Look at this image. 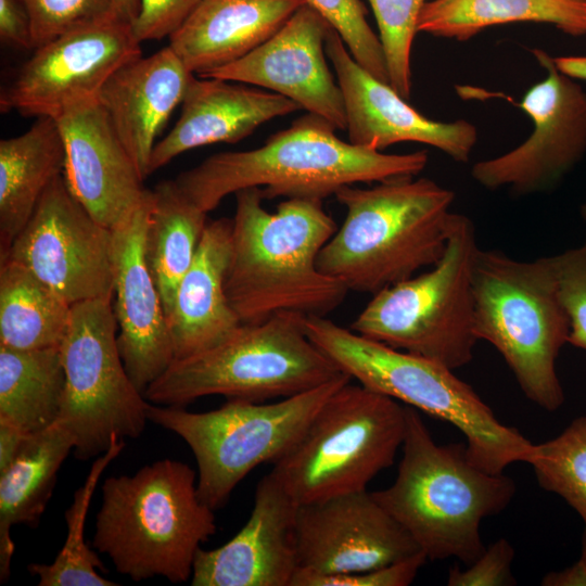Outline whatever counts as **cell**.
Wrapping results in <instances>:
<instances>
[{"mask_svg": "<svg viewBox=\"0 0 586 586\" xmlns=\"http://www.w3.org/2000/svg\"><path fill=\"white\" fill-rule=\"evenodd\" d=\"M0 38L8 44L33 49L30 18L20 0H0Z\"/></svg>", "mask_w": 586, "mask_h": 586, "instance_id": "cell-41", "label": "cell"}, {"mask_svg": "<svg viewBox=\"0 0 586 586\" xmlns=\"http://www.w3.org/2000/svg\"><path fill=\"white\" fill-rule=\"evenodd\" d=\"M543 586H586V565L578 559L574 564L545 574Z\"/></svg>", "mask_w": 586, "mask_h": 586, "instance_id": "cell-43", "label": "cell"}, {"mask_svg": "<svg viewBox=\"0 0 586 586\" xmlns=\"http://www.w3.org/2000/svg\"><path fill=\"white\" fill-rule=\"evenodd\" d=\"M310 341L360 385L444 420L466 437L467 451L481 469L502 473L528 462L534 444L498 421L492 409L453 369L396 349L320 316H306Z\"/></svg>", "mask_w": 586, "mask_h": 586, "instance_id": "cell-6", "label": "cell"}, {"mask_svg": "<svg viewBox=\"0 0 586 586\" xmlns=\"http://www.w3.org/2000/svg\"><path fill=\"white\" fill-rule=\"evenodd\" d=\"M124 440H114L110 448L92 463L84 484L75 492L65 511L67 534L62 549L49 563L28 564V572L38 578L39 586H115L98 570L103 563L85 542V523L91 498L105 468L122 453Z\"/></svg>", "mask_w": 586, "mask_h": 586, "instance_id": "cell-32", "label": "cell"}, {"mask_svg": "<svg viewBox=\"0 0 586 586\" xmlns=\"http://www.w3.org/2000/svg\"><path fill=\"white\" fill-rule=\"evenodd\" d=\"M351 380L343 372L320 386L276 403L229 398L219 408L205 412L149 403L146 416L191 448L199 470V497L216 510L255 467L273 463L288 451L329 397Z\"/></svg>", "mask_w": 586, "mask_h": 586, "instance_id": "cell-11", "label": "cell"}, {"mask_svg": "<svg viewBox=\"0 0 586 586\" xmlns=\"http://www.w3.org/2000/svg\"><path fill=\"white\" fill-rule=\"evenodd\" d=\"M405 430L406 406L348 382L270 472L298 506L365 491L393 464Z\"/></svg>", "mask_w": 586, "mask_h": 586, "instance_id": "cell-9", "label": "cell"}, {"mask_svg": "<svg viewBox=\"0 0 586 586\" xmlns=\"http://www.w3.org/2000/svg\"><path fill=\"white\" fill-rule=\"evenodd\" d=\"M64 164V142L53 118L38 117L25 132L0 141V260Z\"/></svg>", "mask_w": 586, "mask_h": 586, "instance_id": "cell-26", "label": "cell"}, {"mask_svg": "<svg viewBox=\"0 0 586 586\" xmlns=\"http://www.w3.org/2000/svg\"><path fill=\"white\" fill-rule=\"evenodd\" d=\"M403 456L395 481L372 492L430 560L469 565L485 550L480 526L511 502L515 484L470 459L467 445H438L418 409L406 405Z\"/></svg>", "mask_w": 586, "mask_h": 586, "instance_id": "cell-4", "label": "cell"}, {"mask_svg": "<svg viewBox=\"0 0 586 586\" xmlns=\"http://www.w3.org/2000/svg\"><path fill=\"white\" fill-rule=\"evenodd\" d=\"M346 208L318 268L351 291L374 295L443 257L455 193L429 178L399 177L334 194Z\"/></svg>", "mask_w": 586, "mask_h": 586, "instance_id": "cell-3", "label": "cell"}, {"mask_svg": "<svg viewBox=\"0 0 586 586\" xmlns=\"http://www.w3.org/2000/svg\"><path fill=\"white\" fill-rule=\"evenodd\" d=\"M426 560L425 553L419 551L392 564L352 574H295L291 586H407Z\"/></svg>", "mask_w": 586, "mask_h": 586, "instance_id": "cell-38", "label": "cell"}, {"mask_svg": "<svg viewBox=\"0 0 586 586\" xmlns=\"http://www.w3.org/2000/svg\"><path fill=\"white\" fill-rule=\"evenodd\" d=\"M298 505L271 472L256 485L251 515L222 546L195 555L193 586H291L297 571Z\"/></svg>", "mask_w": 586, "mask_h": 586, "instance_id": "cell-20", "label": "cell"}, {"mask_svg": "<svg viewBox=\"0 0 586 586\" xmlns=\"http://www.w3.org/2000/svg\"><path fill=\"white\" fill-rule=\"evenodd\" d=\"M207 221V213L192 203L175 180L162 181L152 190L144 253L166 317L178 284L193 262Z\"/></svg>", "mask_w": 586, "mask_h": 586, "instance_id": "cell-29", "label": "cell"}, {"mask_svg": "<svg viewBox=\"0 0 586 586\" xmlns=\"http://www.w3.org/2000/svg\"><path fill=\"white\" fill-rule=\"evenodd\" d=\"M196 482L190 466L173 459L107 477L92 546L132 581L187 582L198 550L216 532L215 510L199 497Z\"/></svg>", "mask_w": 586, "mask_h": 586, "instance_id": "cell-5", "label": "cell"}, {"mask_svg": "<svg viewBox=\"0 0 586 586\" xmlns=\"http://www.w3.org/2000/svg\"><path fill=\"white\" fill-rule=\"evenodd\" d=\"M193 77L168 44L122 65L99 92L98 102L143 179L149 176L156 138L182 103Z\"/></svg>", "mask_w": 586, "mask_h": 586, "instance_id": "cell-22", "label": "cell"}, {"mask_svg": "<svg viewBox=\"0 0 586 586\" xmlns=\"http://www.w3.org/2000/svg\"><path fill=\"white\" fill-rule=\"evenodd\" d=\"M113 9L120 18L132 22L139 10V0H112Z\"/></svg>", "mask_w": 586, "mask_h": 586, "instance_id": "cell-45", "label": "cell"}, {"mask_svg": "<svg viewBox=\"0 0 586 586\" xmlns=\"http://www.w3.org/2000/svg\"><path fill=\"white\" fill-rule=\"evenodd\" d=\"M579 213H581L582 218H583L584 220H586V203H584V204L581 206Z\"/></svg>", "mask_w": 586, "mask_h": 586, "instance_id": "cell-47", "label": "cell"}, {"mask_svg": "<svg viewBox=\"0 0 586 586\" xmlns=\"http://www.w3.org/2000/svg\"><path fill=\"white\" fill-rule=\"evenodd\" d=\"M305 317L281 311L260 323L241 324L217 345L175 359L144 397L163 406L208 395L264 402L320 386L343 372L307 336Z\"/></svg>", "mask_w": 586, "mask_h": 586, "instance_id": "cell-8", "label": "cell"}, {"mask_svg": "<svg viewBox=\"0 0 586 586\" xmlns=\"http://www.w3.org/2000/svg\"><path fill=\"white\" fill-rule=\"evenodd\" d=\"M55 120L65 149L63 176L71 192L98 222L116 228L149 192L135 161L98 100Z\"/></svg>", "mask_w": 586, "mask_h": 586, "instance_id": "cell-21", "label": "cell"}, {"mask_svg": "<svg viewBox=\"0 0 586 586\" xmlns=\"http://www.w3.org/2000/svg\"><path fill=\"white\" fill-rule=\"evenodd\" d=\"M474 331L504 357L524 395L555 411L564 403L557 358L570 320L550 256L518 260L477 249L473 263Z\"/></svg>", "mask_w": 586, "mask_h": 586, "instance_id": "cell-7", "label": "cell"}, {"mask_svg": "<svg viewBox=\"0 0 586 586\" xmlns=\"http://www.w3.org/2000/svg\"><path fill=\"white\" fill-rule=\"evenodd\" d=\"M527 463L540 487L565 500L586 524V416L555 438L534 444Z\"/></svg>", "mask_w": 586, "mask_h": 586, "instance_id": "cell-33", "label": "cell"}, {"mask_svg": "<svg viewBox=\"0 0 586 586\" xmlns=\"http://www.w3.org/2000/svg\"><path fill=\"white\" fill-rule=\"evenodd\" d=\"M547 76L513 102L533 120L531 136L517 148L473 165L472 178L489 190L515 195L556 188L586 153V91L560 72L546 51L531 49Z\"/></svg>", "mask_w": 586, "mask_h": 586, "instance_id": "cell-14", "label": "cell"}, {"mask_svg": "<svg viewBox=\"0 0 586 586\" xmlns=\"http://www.w3.org/2000/svg\"><path fill=\"white\" fill-rule=\"evenodd\" d=\"M298 109L294 101L269 90L215 77H193L179 119L152 151L149 175L191 149L234 143L262 124Z\"/></svg>", "mask_w": 586, "mask_h": 586, "instance_id": "cell-23", "label": "cell"}, {"mask_svg": "<svg viewBox=\"0 0 586 586\" xmlns=\"http://www.w3.org/2000/svg\"><path fill=\"white\" fill-rule=\"evenodd\" d=\"M72 305L18 263L0 262V345L15 349L60 347Z\"/></svg>", "mask_w": 586, "mask_h": 586, "instance_id": "cell-31", "label": "cell"}, {"mask_svg": "<svg viewBox=\"0 0 586 586\" xmlns=\"http://www.w3.org/2000/svg\"><path fill=\"white\" fill-rule=\"evenodd\" d=\"M305 0H202L169 38L199 76L232 63L272 37Z\"/></svg>", "mask_w": 586, "mask_h": 586, "instance_id": "cell-25", "label": "cell"}, {"mask_svg": "<svg viewBox=\"0 0 586 586\" xmlns=\"http://www.w3.org/2000/svg\"><path fill=\"white\" fill-rule=\"evenodd\" d=\"M340 35L356 62L374 77L388 82L384 51L379 36L367 22L360 0H305ZM390 84V82H388Z\"/></svg>", "mask_w": 586, "mask_h": 586, "instance_id": "cell-35", "label": "cell"}, {"mask_svg": "<svg viewBox=\"0 0 586 586\" xmlns=\"http://www.w3.org/2000/svg\"><path fill=\"white\" fill-rule=\"evenodd\" d=\"M379 28L390 85L406 100L411 92L410 58L418 20L428 0H368Z\"/></svg>", "mask_w": 586, "mask_h": 586, "instance_id": "cell-34", "label": "cell"}, {"mask_svg": "<svg viewBox=\"0 0 586 586\" xmlns=\"http://www.w3.org/2000/svg\"><path fill=\"white\" fill-rule=\"evenodd\" d=\"M549 24L570 36L586 35V0H428L418 33L468 41L488 27Z\"/></svg>", "mask_w": 586, "mask_h": 586, "instance_id": "cell-28", "label": "cell"}, {"mask_svg": "<svg viewBox=\"0 0 586 586\" xmlns=\"http://www.w3.org/2000/svg\"><path fill=\"white\" fill-rule=\"evenodd\" d=\"M331 28L316 10L304 4L267 41L200 77L262 87L326 118L336 129L346 130L343 94L324 55Z\"/></svg>", "mask_w": 586, "mask_h": 586, "instance_id": "cell-17", "label": "cell"}, {"mask_svg": "<svg viewBox=\"0 0 586 586\" xmlns=\"http://www.w3.org/2000/svg\"><path fill=\"white\" fill-rule=\"evenodd\" d=\"M232 219L207 221L167 315L175 359L211 348L242 323L226 293ZM174 359V360H175Z\"/></svg>", "mask_w": 586, "mask_h": 586, "instance_id": "cell-24", "label": "cell"}, {"mask_svg": "<svg viewBox=\"0 0 586 586\" xmlns=\"http://www.w3.org/2000/svg\"><path fill=\"white\" fill-rule=\"evenodd\" d=\"M557 68L563 74L579 80H586V55L552 58Z\"/></svg>", "mask_w": 586, "mask_h": 586, "instance_id": "cell-44", "label": "cell"}, {"mask_svg": "<svg viewBox=\"0 0 586 586\" xmlns=\"http://www.w3.org/2000/svg\"><path fill=\"white\" fill-rule=\"evenodd\" d=\"M514 549L506 538H499L485 548L468 569L453 566L449 570L448 586H505L514 585L511 572Z\"/></svg>", "mask_w": 586, "mask_h": 586, "instance_id": "cell-40", "label": "cell"}, {"mask_svg": "<svg viewBox=\"0 0 586 586\" xmlns=\"http://www.w3.org/2000/svg\"><path fill=\"white\" fill-rule=\"evenodd\" d=\"M74 450V438L58 420L28 436L7 470L0 473V581L11 573L16 524L37 527L56 483L58 472Z\"/></svg>", "mask_w": 586, "mask_h": 586, "instance_id": "cell-27", "label": "cell"}, {"mask_svg": "<svg viewBox=\"0 0 586 586\" xmlns=\"http://www.w3.org/2000/svg\"><path fill=\"white\" fill-rule=\"evenodd\" d=\"M4 259L27 268L71 305L113 298V229L88 213L63 174L52 180Z\"/></svg>", "mask_w": 586, "mask_h": 586, "instance_id": "cell-15", "label": "cell"}, {"mask_svg": "<svg viewBox=\"0 0 586 586\" xmlns=\"http://www.w3.org/2000/svg\"><path fill=\"white\" fill-rule=\"evenodd\" d=\"M234 195L226 293L241 323H260L281 311L326 317L336 309L349 290L317 265L336 231L322 201L286 199L270 213L260 188Z\"/></svg>", "mask_w": 586, "mask_h": 586, "instance_id": "cell-1", "label": "cell"}, {"mask_svg": "<svg viewBox=\"0 0 586 586\" xmlns=\"http://www.w3.org/2000/svg\"><path fill=\"white\" fill-rule=\"evenodd\" d=\"M142 55L131 23L112 14L35 49L0 94L1 112L58 119L97 101L110 76Z\"/></svg>", "mask_w": 586, "mask_h": 586, "instance_id": "cell-13", "label": "cell"}, {"mask_svg": "<svg viewBox=\"0 0 586 586\" xmlns=\"http://www.w3.org/2000/svg\"><path fill=\"white\" fill-rule=\"evenodd\" d=\"M324 49L343 94L351 143L382 152L395 143L419 142L455 162H469L479 136L473 124L437 122L420 114L388 82L361 67L333 28Z\"/></svg>", "mask_w": 586, "mask_h": 586, "instance_id": "cell-18", "label": "cell"}, {"mask_svg": "<svg viewBox=\"0 0 586 586\" xmlns=\"http://www.w3.org/2000/svg\"><path fill=\"white\" fill-rule=\"evenodd\" d=\"M112 300L72 305L60 345L65 388L59 421L74 438V455L88 460L114 440L136 438L149 421V400L126 371L117 345Z\"/></svg>", "mask_w": 586, "mask_h": 586, "instance_id": "cell-12", "label": "cell"}, {"mask_svg": "<svg viewBox=\"0 0 586 586\" xmlns=\"http://www.w3.org/2000/svg\"><path fill=\"white\" fill-rule=\"evenodd\" d=\"M64 388L59 347L0 345V421L28 435L43 431L60 418Z\"/></svg>", "mask_w": 586, "mask_h": 586, "instance_id": "cell-30", "label": "cell"}, {"mask_svg": "<svg viewBox=\"0 0 586 586\" xmlns=\"http://www.w3.org/2000/svg\"><path fill=\"white\" fill-rule=\"evenodd\" d=\"M326 118L308 113L264 145L221 152L182 171L181 192L208 213L229 194L260 188L264 199L323 200L345 186L416 177L426 166V151L387 154L341 140Z\"/></svg>", "mask_w": 586, "mask_h": 586, "instance_id": "cell-2", "label": "cell"}, {"mask_svg": "<svg viewBox=\"0 0 586 586\" xmlns=\"http://www.w3.org/2000/svg\"><path fill=\"white\" fill-rule=\"evenodd\" d=\"M296 536L295 574H352L421 551L367 489L298 506Z\"/></svg>", "mask_w": 586, "mask_h": 586, "instance_id": "cell-16", "label": "cell"}, {"mask_svg": "<svg viewBox=\"0 0 586 586\" xmlns=\"http://www.w3.org/2000/svg\"><path fill=\"white\" fill-rule=\"evenodd\" d=\"M28 12L33 49L115 14L112 0H20Z\"/></svg>", "mask_w": 586, "mask_h": 586, "instance_id": "cell-36", "label": "cell"}, {"mask_svg": "<svg viewBox=\"0 0 586 586\" xmlns=\"http://www.w3.org/2000/svg\"><path fill=\"white\" fill-rule=\"evenodd\" d=\"M477 249L474 224L454 213L440 262L372 295L351 329L453 370L470 364L479 341L472 285Z\"/></svg>", "mask_w": 586, "mask_h": 586, "instance_id": "cell-10", "label": "cell"}, {"mask_svg": "<svg viewBox=\"0 0 586 586\" xmlns=\"http://www.w3.org/2000/svg\"><path fill=\"white\" fill-rule=\"evenodd\" d=\"M151 207L149 190L131 216L113 229L117 345L127 373L142 393L175 359L165 309L144 253Z\"/></svg>", "mask_w": 586, "mask_h": 586, "instance_id": "cell-19", "label": "cell"}, {"mask_svg": "<svg viewBox=\"0 0 586 586\" xmlns=\"http://www.w3.org/2000/svg\"><path fill=\"white\" fill-rule=\"evenodd\" d=\"M202 0H139L131 22L132 33L141 43L170 38L192 15Z\"/></svg>", "mask_w": 586, "mask_h": 586, "instance_id": "cell-39", "label": "cell"}, {"mask_svg": "<svg viewBox=\"0 0 586 586\" xmlns=\"http://www.w3.org/2000/svg\"><path fill=\"white\" fill-rule=\"evenodd\" d=\"M550 257L570 320L568 343L586 351V239L581 245Z\"/></svg>", "mask_w": 586, "mask_h": 586, "instance_id": "cell-37", "label": "cell"}, {"mask_svg": "<svg viewBox=\"0 0 586 586\" xmlns=\"http://www.w3.org/2000/svg\"><path fill=\"white\" fill-rule=\"evenodd\" d=\"M579 560L586 565V524H585V531H584L583 539H582V549H581Z\"/></svg>", "mask_w": 586, "mask_h": 586, "instance_id": "cell-46", "label": "cell"}, {"mask_svg": "<svg viewBox=\"0 0 586 586\" xmlns=\"http://www.w3.org/2000/svg\"><path fill=\"white\" fill-rule=\"evenodd\" d=\"M28 436L11 424L0 421V473L13 462Z\"/></svg>", "mask_w": 586, "mask_h": 586, "instance_id": "cell-42", "label": "cell"}]
</instances>
